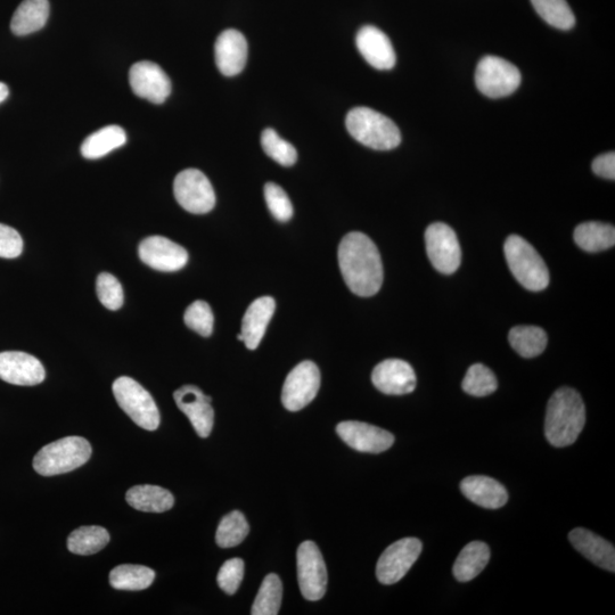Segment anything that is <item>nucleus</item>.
I'll use <instances>...</instances> for the list:
<instances>
[{"label":"nucleus","instance_id":"11","mask_svg":"<svg viewBox=\"0 0 615 615\" xmlns=\"http://www.w3.org/2000/svg\"><path fill=\"white\" fill-rule=\"evenodd\" d=\"M422 543L417 538H404L389 546L376 567L377 580L383 585L397 584L403 579L422 553Z\"/></svg>","mask_w":615,"mask_h":615},{"label":"nucleus","instance_id":"1","mask_svg":"<svg viewBox=\"0 0 615 615\" xmlns=\"http://www.w3.org/2000/svg\"><path fill=\"white\" fill-rule=\"evenodd\" d=\"M339 266L344 282L358 297H373L383 284V265L379 249L363 233L344 236L339 246Z\"/></svg>","mask_w":615,"mask_h":615},{"label":"nucleus","instance_id":"5","mask_svg":"<svg viewBox=\"0 0 615 615\" xmlns=\"http://www.w3.org/2000/svg\"><path fill=\"white\" fill-rule=\"evenodd\" d=\"M92 456V446L85 438L67 437L41 448L34 458V469L44 477L75 471Z\"/></svg>","mask_w":615,"mask_h":615},{"label":"nucleus","instance_id":"24","mask_svg":"<svg viewBox=\"0 0 615 615\" xmlns=\"http://www.w3.org/2000/svg\"><path fill=\"white\" fill-rule=\"evenodd\" d=\"M48 16V0H23L13 15L11 30L16 36L34 34L45 27Z\"/></svg>","mask_w":615,"mask_h":615},{"label":"nucleus","instance_id":"20","mask_svg":"<svg viewBox=\"0 0 615 615\" xmlns=\"http://www.w3.org/2000/svg\"><path fill=\"white\" fill-rule=\"evenodd\" d=\"M356 45L369 65L377 70H390L396 65L397 57L391 41L383 31L366 26L358 31Z\"/></svg>","mask_w":615,"mask_h":615},{"label":"nucleus","instance_id":"18","mask_svg":"<svg viewBox=\"0 0 615 615\" xmlns=\"http://www.w3.org/2000/svg\"><path fill=\"white\" fill-rule=\"evenodd\" d=\"M372 382L385 395L403 396L415 390L417 379L414 368L404 360L388 359L374 368Z\"/></svg>","mask_w":615,"mask_h":615},{"label":"nucleus","instance_id":"10","mask_svg":"<svg viewBox=\"0 0 615 615\" xmlns=\"http://www.w3.org/2000/svg\"><path fill=\"white\" fill-rule=\"evenodd\" d=\"M298 581L303 597L308 601L322 600L327 587V569L321 551L313 541L298 548Z\"/></svg>","mask_w":615,"mask_h":615},{"label":"nucleus","instance_id":"40","mask_svg":"<svg viewBox=\"0 0 615 615\" xmlns=\"http://www.w3.org/2000/svg\"><path fill=\"white\" fill-rule=\"evenodd\" d=\"M244 578V562L241 559L228 560L220 568L217 582L221 590L234 595L239 590Z\"/></svg>","mask_w":615,"mask_h":615},{"label":"nucleus","instance_id":"27","mask_svg":"<svg viewBox=\"0 0 615 615\" xmlns=\"http://www.w3.org/2000/svg\"><path fill=\"white\" fill-rule=\"evenodd\" d=\"M127 142L126 131L119 126H108L95 131L81 145L82 157L96 160L105 157Z\"/></svg>","mask_w":615,"mask_h":615},{"label":"nucleus","instance_id":"29","mask_svg":"<svg viewBox=\"0 0 615 615\" xmlns=\"http://www.w3.org/2000/svg\"><path fill=\"white\" fill-rule=\"evenodd\" d=\"M512 348L524 358H535L547 347V334L538 326H515L508 335Z\"/></svg>","mask_w":615,"mask_h":615},{"label":"nucleus","instance_id":"17","mask_svg":"<svg viewBox=\"0 0 615 615\" xmlns=\"http://www.w3.org/2000/svg\"><path fill=\"white\" fill-rule=\"evenodd\" d=\"M46 372L39 360L20 351L0 352V380L22 387L44 382Z\"/></svg>","mask_w":615,"mask_h":615},{"label":"nucleus","instance_id":"42","mask_svg":"<svg viewBox=\"0 0 615 615\" xmlns=\"http://www.w3.org/2000/svg\"><path fill=\"white\" fill-rule=\"evenodd\" d=\"M593 171L597 176L614 180L615 178V154L609 152L600 155L593 162Z\"/></svg>","mask_w":615,"mask_h":615},{"label":"nucleus","instance_id":"21","mask_svg":"<svg viewBox=\"0 0 615 615\" xmlns=\"http://www.w3.org/2000/svg\"><path fill=\"white\" fill-rule=\"evenodd\" d=\"M569 539L572 546L597 567L615 571V549L609 541L584 528L572 530Z\"/></svg>","mask_w":615,"mask_h":615},{"label":"nucleus","instance_id":"44","mask_svg":"<svg viewBox=\"0 0 615 615\" xmlns=\"http://www.w3.org/2000/svg\"><path fill=\"white\" fill-rule=\"evenodd\" d=\"M237 340L243 341L244 340L243 335L242 334L237 335Z\"/></svg>","mask_w":615,"mask_h":615},{"label":"nucleus","instance_id":"14","mask_svg":"<svg viewBox=\"0 0 615 615\" xmlns=\"http://www.w3.org/2000/svg\"><path fill=\"white\" fill-rule=\"evenodd\" d=\"M129 82L133 92L154 104L166 102L171 93V81L158 64L138 62L131 67Z\"/></svg>","mask_w":615,"mask_h":615},{"label":"nucleus","instance_id":"2","mask_svg":"<svg viewBox=\"0 0 615 615\" xmlns=\"http://www.w3.org/2000/svg\"><path fill=\"white\" fill-rule=\"evenodd\" d=\"M586 424L584 400L576 390L561 388L548 401L545 436L556 448L574 444Z\"/></svg>","mask_w":615,"mask_h":615},{"label":"nucleus","instance_id":"32","mask_svg":"<svg viewBox=\"0 0 615 615\" xmlns=\"http://www.w3.org/2000/svg\"><path fill=\"white\" fill-rule=\"evenodd\" d=\"M283 597V585L277 574H268L260 586L256 601L252 606V615H276L280 612Z\"/></svg>","mask_w":615,"mask_h":615},{"label":"nucleus","instance_id":"12","mask_svg":"<svg viewBox=\"0 0 615 615\" xmlns=\"http://www.w3.org/2000/svg\"><path fill=\"white\" fill-rule=\"evenodd\" d=\"M319 388H321V372L317 365L309 360L302 362L286 377L282 403L290 412H299L316 398Z\"/></svg>","mask_w":615,"mask_h":615},{"label":"nucleus","instance_id":"43","mask_svg":"<svg viewBox=\"0 0 615 615\" xmlns=\"http://www.w3.org/2000/svg\"><path fill=\"white\" fill-rule=\"evenodd\" d=\"M8 94H10V92H8L7 86L3 84V82H0V103L6 100Z\"/></svg>","mask_w":615,"mask_h":615},{"label":"nucleus","instance_id":"4","mask_svg":"<svg viewBox=\"0 0 615 615\" xmlns=\"http://www.w3.org/2000/svg\"><path fill=\"white\" fill-rule=\"evenodd\" d=\"M505 257L513 276L524 289L538 292L549 285V272L543 258L519 235H511L504 245Z\"/></svg>","mask_w":615,"mask_h":615},{"label":"nucleus","instance_id":"31","mask_svg":"<svg viewBox=\"0 0 615 615\" xmlns=\"http://www.w3.org/2000/svg\"><path fill=\"white\" fill-rule=\"evenodd\" d=\"M110 543L108 530L102 527H81L71 533L68 548L73 554L93 555Z\"/></svg>","mask_w":615,"mask_h":615},{"label":"nucleus","instance_id":"26","mask_svg":"<svg viewBox=\"0 0 615 615\" xmlns=\"http://www.w3.org/2000/svg\"><path fill=\"white\" fill-rule=\"evenodd\" d=\"M490 560V548L482 541L466 545L454 564V577L459 582H469L486 569Z\"/></svg>","mask_w":615,"mask_h":615},{"label":"nucleus","instance_id":"22","mask_svg":"<svg viewBox=\"0 0 615 615\" xmlns=\"http://www.w3.org/2000/svg\"><path fill=\"white\" fill-rule=\"evenodd\" d=\"M276 302L272 297H261L253 301L246 310L242 322L243 342L246 348L256 350L264 339L267 327L275 313Z\"/></svg>","mask_w":615,"mask_h":615},{"label":"nucleus","instance_id":"35","mask_svg":"<svg viewBox=\"0 0 615 615\" xmlns=\"http://www.w3.org/2000/svg\"><path fill=\"white\" fill-rule=\"evenodd\" d=\"M462 388L467 395L486 397L497 390V377L487 366L475 364L467 371Z\"/></svg>","mask_w":615,"mask_h":615},{"label":"nucleus","instance_id":"8","mask_svg":"<svg viewBox=\"0 0 615 615\" xmlns=\"http://www.w3.org/2000/svg\"><path fill=\"white\" fill-rule=\"evenodd\" d=\"M174 193L180 207L194 215H204L216 205L215 190L207 176L198 169H186L177 175Z\"/></svg>","mask_w":615,"mask_h":615},{"label":"nucleus","instance_id":"16","mask_svg":"<svg viewBox=\"0 0 615 615\" xmlns=\"http://www.w3.org/2000/svg\"><path fill=\"white\" fill-rule=\"evenodd\" d=\"M176 405L191 421L193 428L201 438H208L215 423V410L212 399L205 396L195 385H184L174 393Z\"/></svg>","mask_w":615,"mask_h":615},{"label":"nucleus","instance_id":"33","mask_svg":"<svg viewBox=\"0 0 615 615\" xmlns=\"http://www.w3.org/2000/svg\"><path fill=\"white\" fill-rule=\"evenodd\" d=\"M536 12L549 26L560 30H570L576 18L567 0H531Z\"/></svg>","mask_w":615,"mask_h":615},{"label":"nucleus","instance_id":"37","mask_svg":"<svg viewBox=\"0 0 615 615\" xmlns=\"http://www.w3.org/2000/svg\"><path fill=\"white\" fill-rule=\"evenodd\" d=\"M184 321L188 328L208 338L213 332L215 317H213L209 303L199 300L186 309Z\"/></svg>","mask_w":615,"mask_h":615},{"label":"nucleus","instance_id":"25","mask_svg":"<svg viewBox=\"0 0 615 615\" xmlns=\"http://www.w3.org/2000/svg\"><path fill=\"white\" fill-rule=\"evenodd\" d=\"M127 503L137 511L163 513L171 510L175 498L167 489L159 486H135L128 490Z\"/></svg>","mask_w":615,"mask_h":615},{"label":"nucleus","instance_id":"13","mask_svg":"<svg viewBox=\"0 0 615 615\" xmlns=\"http://www.w3.org/2000/svg\"><path fill=\"white\" fill-rule=\"evenodd\" d=\"M138 253L145 265L164 273L178 272L188 261L183 246L163 236L147 237L139 244Z\"/></svg>","mask_w":615,"mask_h":615},{"label":"nucleus","instance_id":"41","mask_svg":"<svg viewBox=\"0 0 615 615\" xmlns=\"http://www.w3.org/2000/svg\"><path fill=\"white\" fill-rule=\"evenodd\" d=\"M23 251L22 237L14 228L0 224V258L14 259Z\"/></svg>","mask_w":615,"mask_h":615},{"label":"nucleus","instance_id":"19","mask_svg":"<svg viewBox=\"0 0 615 615\" xmlns=\"http://www.w3.org/2000/svg\"><path fill=\"white\" fill-rule=\"evenodd\" d=\"M215 57L217 67L224 76L240 75L248 60V41L240 31L225 30L217 38Z\"/></svg>","mask_w":615,"mask_h":615},{"label":"nucleus","instance_id":"30","mask_svg":"<svg viewBox=\"0 0 615 615\" xmlns=\"http://www.w3.org/2000/svg\"><path fill=\"white\" fill-rule=\"evenodd\" d=\"M155 579V572L143 565L123 564L110 573V584L118 590H144L149 588Z\"/></svg>","mask_w":615,"mask_h":615},{"label":"nucleus","instance_id":"15","mask_svg":"<svg viewBox=\"0 0 615 615\" xmlns=\"http://www.w3.org/2000/svg\"><path fill=\"white\" fill-rule=\"evenodd\" d=\"M336 433L349 447L360 453L381 454L395 444L393 434L363 422H342L336 426Z\"/></svg>","mask_w":615,"mask_h":615},{"label":"nucleus","instance_id":"39","mask_svg":"<svg viewBox=\"0 0 615 615\" xmlns=\"http://www.w3.org/2000/svg\"><path fill=\"white\" fill-rule=\"evenodd\" d=\"M264 192L268 209L274 218L281 223L289 221L293 216V205L283 188L275 183H267Z\"/></svg>","mask_w":615,"mask_h":615},{"label":"nucleus","instance_id":"36","mask_svg":"<svg viewBox=\"0 0 615 615\" xmlns=\"http://www.w3.org/2000/svg\"><path fill=\"white\" fill-rule=\"evenodd\" d=\"M261 146L269 158L280 163L283 167H292L298 160V152L295 147L278 136L272 128L262 131Z\"/></svg>","mask_w":615,"mask_h":615},{"label":"nucleus","instance_id":"34","mask_svg":"<svg viewBox=\"0 0 615 615\" xmlns=\"http://www.w3.org/2000/svg\"><path fill=\"white\" fill-rule=\"evenodd\" d=\"M249 532L250 526L245 516L239 511H233L220 521L216 541L221 548L235 547L243 543Z\"/></svg>","mask_w":615,"mask_h":615},{"label":"nucleus","instance_id":"38","mask_svg":"<svg viewBox=\"0 0 615 615\" xmlns=\"http://www.w3.org/2000/svg\"><path fill=\"white\" fill-rule=\"evenodd\" d=\"M96 291L102 305L109 310H119L125 301L122 285L116 277L109 273H102L98 276Z\"/></svg>","mask_w":615,"mask_h":615},{"label":"nucleus","instance_id":"28","mask_svg":"<svg viewBox=\"0 0 615 615\" xmlns=\"http://www.w3.org/2000/svg\"><path fill=\"white\" fill-rule=\"evenodd\" d=\"M574 241L587 252H601L613 248L615 228L612 225L589 221L580 224L574 231Z\"/></svg>","mask_w":615,"mask_h":615},{"label":"nucleus","instance_id":"6","mask_svg":"<svg viewBox=\"0 0 615 615\" xmlns=\"http://www.w3.org/2000/svg\"><path fill=\"white\" fill-rule=\"evenodd\" d=\"M113 395L120 408L138 426L155 431L160 425V412L154 399L141 384L128 376H121L113 383Z\"/></svg>","mask_w":615,"mask_h":615},{"label":"nucleus","instance_id":"3","mask_svg":"<svg viewBox=\"0 0 615 615\" xmlns=\"http://www.w3.org/2000/svg\"><path fill=\"white\" fill-rule=\"evenodd\" d=\"M347 129L360 144L377 151L396 149L401 143L396 123L384 114L359 106L352 109L346 119Z\"/></svg>","mask_w":615,"mask_h":615},{"label":"nucleus","instance_id":"23","mask_svg":"<svg viewBox=\"0 0 615 615\" xmlns=\"http://www.w3.org/2000/svg\"><path fill=\"white\" fill-rule=\"evenodd\" d=\"M461 490L472 503L488 510H498L508 502V492L502 483L483 475L464 479Z\"/></svg>","mask_w":615,"mask_h":615},{"label":"nucleus","instance_id":"9","mask_svg":"<svg viewBox=\"0 0 615 615\" xmlns=\"http://www.w3.org/2000/svg\"><path fill=\"white\" fill-rule=\"evenodd\" d=\"M426 252L434 268L446 275L457 272L462 262V250L454 229L444 223H434L425 232Z\"/></svg>","mask_w":615,"mask_h":615},{"label":"nucleus","instance_id":"7","mask_svg":"<svg viewBox=\"0 0 615 615\" xmlns=\"http://www.w3.org/2000/svg\"><path fill=\"white\" fill-rule=\"evenodd\" d=\"M475 84L490 98L510 96L521 85V73L514 64L502 57L486 56L475 71Z\"/></svg>","mask_w":615,"mask_h":615}]
</instances>
